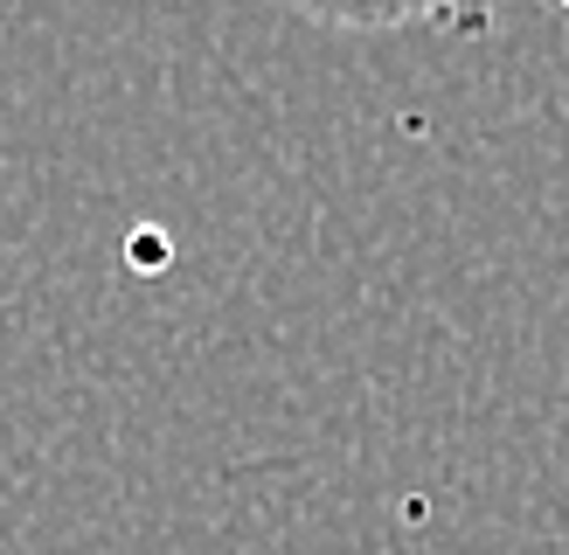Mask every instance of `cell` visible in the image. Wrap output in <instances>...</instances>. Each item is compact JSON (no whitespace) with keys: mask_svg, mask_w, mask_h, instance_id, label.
I'll use <instances>...</instances> for the list:
<instances>
[{"mask_svg":"<svg viewBox=\"0 0 569 555\" xmlns=\"http://www.w3.org/2000/svg\"><path fill=\"white\" fill-rule=\"evenodd\" d=\"M549 8H562V14H569V0H549Z\"/></svg>","mask_w":569,"mask_h":555,"instance_id":"obj_2","label":"cell"},{"mask_svg":"<svg viewBox=\"0 0 569 555\" xmlns=\"http://www.w3.org/2000/svg\"><path fill=\"white\" fill-rule=\"evenodd\" d=\"M284 14L348 28V36H396V28H438V36H487L500 0H278Z\"/></svg>","mask_w":569,"mask_h":555,"instance_id":"obj_1","label":"cell"}]
</instances>
